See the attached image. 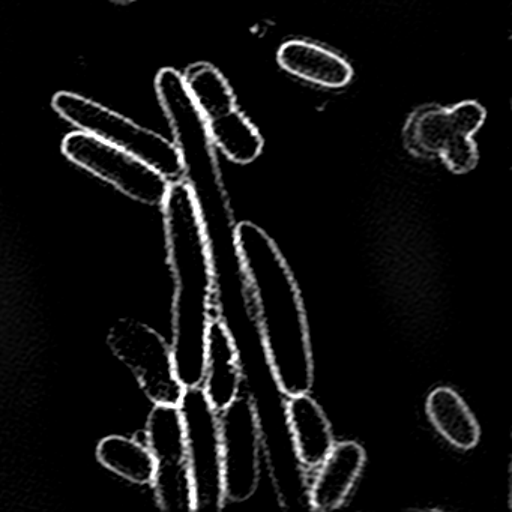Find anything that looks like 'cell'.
Listing matches in <instances>:
<instances>
[{
  "label": "cell",
  "mask_w": 512,
  "mask_h": 512,
  "mask_svg": "<svg viewBox=\"0 0 512 512\" xmlns=\"http://www.w3.org/2000/svg\"><path fill=\"white\" fill-rule=\"evenodd\" d=\"M224 499L244 503L262 479L263 430L253 395L241 392L220 412Z\"/></svg>",
  "instance_id": "obj_9"
},
{
  "label": "cell",
  "mask_w": 512,
  "mask_h": 512,
  "mask_svg": "<svg viewBox=\"0 0 512 512\" xmlns=\"http://www.w3.org/2000/svg\"><path fill=\"white\" fill-rule=\"evenodd\" d=\"M185 88L206 121L236 109V95L226 77L214 65L197 62L184 74Z\"/></svg>",
  "instance_id": "obj_18"
},
{
  "label": "cell",
  "mask_w": 512,
  "mask_h": 512,
  "mask_svg": "<svg viewBox=\"0 0 512 512\" xmlns=\"http://www.w3.org/2000/svg\"><path fill=\"white\" fill-rule=\"evenodd\" d=\"M425 412L434 430L454 448L470 451L481 442V425L454 388L436 386L431 389L425 400Z\"/></svg>",
  "instance_id": "obj_15"
},
{
  "label": "cell",
  "mask_w": 512,
  "mask_h": 512,
  "mask_svg": "<svg viewBox=\"0 0 512 512\" xmlns=\"http://www.w3.org/2000/svg\"><path fill=\"white\" fill-rule=\"evenodd\" d=\"M206 122L215 151H220L232 163L248 166L262 155L265 148L262 134L238 107Z\"/></svg>",
  "instance_id": "obj_16"
},
{
  "label": "cell",
  "mask_w": 512,
  "mask_h": 512,
  "mask_svg": "<svg viewBox=\"0 0 512 512\" xmlns=\"http://www.w3.org/2000/svg\"><path fill=\"white\" fill-rule=\"evenodd\" d=\"M107 343L152 403L179 404L185 386L176 373L172 344L157 329L137 319H119Z\"/></svg>",
  "instance_id": "obj_7"
},
{
  "label": "cell",
  "mask_w": 512,
  "mask_h": 512,
  "mask_svg": "<svg viewBox=\"0 0 512 512\" xmlns=\"http://www.w3.org/2000/svg\"><path fill=\"white\" fill-rule=\"evenodd\" d=\"M487 112L476 101L448 107H427L410 116L404 143L413 155L436 157L455 175L472 172L478 164L473 136L484 125Z\"/></svg>",
  "instance_id": "obj_5"
},
{
  "label": "cell",
  "mask_w": 512,
  "mask_h": 512,
  "mask_svg": "<svg viewBox=\"0 0 512 512\" xmlns=\"http://www.w3.org/2000/svg\"><path fill=\"white\" fill-rule=\"evenodd\" d=\"M68 161L106 184L148 206H161L170 182L130 152L110 145L92 134L73 131L62 142Z\"/></svg>",
  "instance_id": "obj_8"
},
{
  "label": "cell",
  "mask_w": 512,
  "mask_h": 512,
  "mask_svg": "<svg viewBox=\"0 0 512 512\" xmlns=\"http://www.w3.org/2000/svg\"><path fill=\"white\" fill-rule=\"evenodd\" d=\"M146 445L154 457L157 505L167 512L194 511L184 421L178 404H154L146 421Z\"/></svg>",
  "instance_id": "obj_10"
},
{
  "label": "cell",
  "mask_w": 512,
  "mask_h": 512,
  "mask_svg": "<svg viewBox=\"0 0 512 512\" xmlns=\"http://www.w3.org/2000/svg\"><path fill=\"white\" fill-rule=\"evenodd\" d=\"M241 353L230 331L229 323L214 314L206 332L205 364L200 388L212 406L221 412L241 394L244 370Z\"/></svg>",
  "instance_id": "obj_11"
},
{
  "label": "cell",
  "mask_w": 512,
  "mask_h": 512,
  "mask_svg": "<svg viewBox=\"0 0 512 512\" xmlns=\"http://www.w3.org/2000/svg\"><path fill=\"white\" fill-rule=\"evenodd\" d=\"M178 406L184 421L194 511H220L226 506L220 412L200 386L185 388Z\"/></svg>",
  "instance_id": "obj_6"
},
{
  "label": "cell",
  "mask_w": 512,
  "mask_h": 512,
  "mask_svg": "<svg viewBox=\"0 0 512 512\" xmlns=\"http://www.w3.org/2000/svg\"><path fill=\"white\" fill-rule=\"evenodd\" d=\"M52 106L77 131L92 134L130 152L160 172L167 181L184 179V164L178 146L157 131L142 127L127 116L76 92H58L53 97Z\"/></svg>",
  "instance_id": "obj_4"
},
{
  "label": "cell",
  "mask_w": 512,
  "mask_h": 512,
  "mask_svg": "<svg viewBox=\"0 0 512 512\" xmlns=\"http://www.w3.org/2000/svg\"><path fill=\"white\" fill-rule=\"evenodd\" d=\"M155 92L181 154L184 179L193 188L200 211H223L226 193L208 122L188 94L182 73L175 68H163L155 77Z\"/></svg>",
  "instance_id": "obj_3"
},
{
  "label": "cell",
  "mask_w": 512,
  "mask_h": 512,
  "mask_svg": "<svg viewBox=\"0 0 512 512\" xmlns=\"http://www.w3.org/2000/svg\"><path fill=\"white\" fill-rule=\"evenodd\" d=\"M97 458L107 470L133 484H152L154 457L146 443L133 437L112 434L98 443Z\"/></svg>",
  "instance_id": "obj_17"
},
{
  "label": "cell",
  "mask_w": 512,
  "mask_h": 512,
  "mask_svg": "<svg viewBox=\"0 0 512 512\" xmlns=\"http://www.w3.org/2000/svg\"><path fill=\"white\" fill-rule=\"evenodd\" d=\"M161 208L175 283L170 344L179 380L193 388L202 383L206 332L214 316V254L196 194L185 179L170 182Z\"/></svg>",
  "instance_id": "obj_2"
},
{
  "label": "cell",
  "mask_w": 512,
  "mask_h": 512,
  "mask_svg": "<svg viewBox=\"0 0 512 512\" xmlns=\"http://www.w3.org/2000/svg\"><path fill=\"white\" fill-rule=\"evenodd\" d=\"M236 254L256 305L266 361L286 397L311 392L316 377L304 298L271 235L253 221L235 227Z\"/></svg>",
  "instance_id": "obj_1"
},
{
  "label": "cell",
  "mask_w": 512,
  "mask_h": 512,
  "mask_svg": "<svg viewBox=\"0 0 512 512\" xmlns=\"http://www.w3.org/2000/svg\"><path fill=\"white\" fill-rule=\"evenodd\" d=\"M367 464V451L355 440L335 442L328 457L317 467L308 490L313 511L331 512L343 508L355 490Z\"/></svg>",
  "instance_id": "obj_12"
},
{
  "label": "cell",
  "mask_w": 512,
  "mask_h": 512,
  "mask_svg": "<svg viewBox=\"0 0 512 512\" xmlns=\"http://www.w3.org/2000/svg\"><path fill=\"white\" fill-rule=\"evenodd\" d=\"M277 62L290 76L325 89L346 88L355 74L343 56L313 41H286L278 49Z\"/></svg>",
  "instance_id": "obj_14"
},
{
  "label": "cell",
  "mask_w": 512,
  "mask_h": 512,
  "mask_svg": "<svg viewBox=\"0 0 512 512\" xmlns=\"http://www.w3.org/2000/svg\"><path fill=\"white\" fill-rule=\"evenodd\" d=\"M286 422L299 464L307 470L317 469L335 445L325 410L310 392L289 395Z\"/></svg>",
  "instance_id": "obj_13"
}]
</instances>
